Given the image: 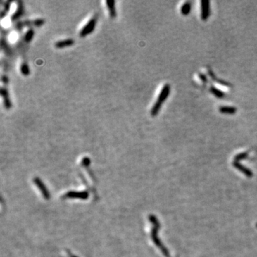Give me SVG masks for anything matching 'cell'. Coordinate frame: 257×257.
Returning <instances> with one entry per match:
<instances>
[{
	"label": "cell",
	"mask_w": 257,
	"mask_h": 257,
	"mask_svg": "<svg viewBox=\"0 0 257 257\" xmlns=\"http://www.w3.org/2000/svg\"><path fill=\"white\" fill-rule=\"evenodd\" d=\"M70 256H71V257H77V256H73V255H72V254H71Z\"/></svg>",
	"instance_id": "603a6c76"
},
{
	"label": "cell",
	"mask_w": 257,
	"mask_h": 257,
	"mask_svg": "<svg viewBox=\"0 0 257 257\" xmlns=\"http://www.w3.org/2000/svg\"><path fill=\"white\" fill-rule=\"evenodd\" d=\"M233 166H234L236 169H237L238 170L240 171L241 172L244 174L245 175L247 176L248 177H252V176H253V172H252L249 169H248V168L245 167V166H244L242 164H241L239 161H234V162H233Z\"/></svg>",
	"instance_id": "30bf717a"
},
{
	"label": "cell",
	"mask_w": 257,
	"mask_h": 257,
	"mask_svg": "<svg viewBox=\"0 0 257 257\" xmlns=\"http://www.w3.org/2000/svg\"><path fill=\"white\" fill-rule=\"evenodd\" d=\"M24 14H25V6H24L23 2L18 1L15 12L12 14V17H11V21L13 22H16L17 19H19L21 17H22Z\"/></svg>",
	"instance_id": "5b68a950"
},
{
	"label": "cell",
	"mask_w": 257,
	"mask_h": 257,
	"mask_svg": "<svg viewBox=\"0 0 257 257\" xmlns=\"http://www.w3.org/2000/svg\"><path fill=\"white\" fill-rule=\"evenodd\" d=\"M34 35H35V31H34L33 29H30V30L26 32L25 36L23 37L24 42L27 44H29L32 42Z\"/></svg>",
	"instance_id": "4fadbf2b"
},
{
	"label": "cell",
	"mask_w": 257,
	"mask_h": 257,
	"mask_svg": "<svg viewBox=\"0 0 257 257\" xmlns=\"http://www.w3.org/2000/svg\"><path fill=\"white\" fill-rule=\"evenodd\" d=\"M199 78L201 79V81H202V82H203V84H206L208 82L207 77H206V76L204 75V74H203L200 73L199 74Z\"/></svg>",
	"instance_id": "7402d4cb"
},
{
	"label": "cell",
	"mask_w": 257,
	"mask_h": 257,
	"mask_svg": "<svg viewBox=\"0 0 257 257\" xmlns=\"http://www.w3.org/2000/svg\"><path fill=\"white\" fill-rule=\"evenodd\" d=\"M160 227V225H153V227L152 229V231H151V239H152L153 242H154L155 244L162 251L163 254L166 257H170L169 256V253L166 247L164 246V245L162 244V243L161 242V241L159 240V238L157 237V232H158V229Z\"/></svg>",
	"instance_id": "7a4b0ae2"
},
{
	"label": "cell",
	"mask_w": 257,
	"mask_h": 257,
	"mask_svg": "<svg viewBox=\"0 0 257 257\" xmlns=\"http://www.w3.org/2000/svg\"><path fill=\"white\" fill-rule=\"evenodd\" d=\"M256 227H257V224H256Z\"/></svg>",
	"instance_id": "cb8c5ba5"
},
{
	"label": "cell",
	"mask_w": 257,
	"mask_h": 257,
	"mask_svg": "<svg viewBox=\"0 0 257 257\" xmlns=\"http://www.w3.org/2000/svg\"><path fill=\"white\" fill-rule=\"evenodd\" d=\"M34 181H35V182L36 183L37 187H38L39 188V189L41 190L43 196H44V198H46V199L49 198V192H48L46 189H45V187H44V185L43 184L42 182L40 179H39L38 178H36V179H35Z\"/></svg>",
	"instance_id": "8fae6325"
},
{
	"label": "cell",
	"mask_w": 257,
	"mask_h": 257,
	"mask_svg": "<svg viewBox=\"0 0 257 257\" xmlns=\"http://www.w3.org/2000/svg\"><path fill=\"white\" fill-rule=\"evenodd\" d=\"M45 24V20L44 19H37L35 20H26L21 22L16 25L17 30H21L24 27H39Z\"/></svg>",
	"instance_id": "3957f363"
},
{
	"label": "cell",
	"mask_w": 257,
	"mask_h": 257,
	"mask_svg": "<svg viewBox=\"0 0 257 257\" xmlns=\"http://www.w3.org/2000/svg\"><path fill=\"white\" fill-rule=\"evenodd\" d=\"M98 22V16L94 15L92 17L88 22L86 23V25L82 28V30L79 32V37L81 38H84L92 33L96 28V24Z\"/></svg>",
	"instance_id": "6da1fadb"
},
{
	"label": "cell",
	"mask_w": 257,
	"mask_h": 257,
	"mask_svg": "<svg viewBox=\"0 0 257 257\" xmlns=\"http://www.w3.org/2000/svg\"><path fill=\"white\" fill-rule=\"evenodd\" d=\"M201 4V19L203 20H206L209 16V1L207 0H202Z\"/></svg>",
	"instance_id": "9c48e42d"
},
{
	"label": "cell",
	"mask_w": 257,
	"mask_h": 257,
	"mask_svg": "<svg viewBox=\"0 0 257 257\" xmlns=\"http://www.w3.org/2000/svg\"><path fill=\"white\" fill-rule=\"evenodd\" d=\"M20 72L23 76H28L30 74V67L28 64L25 60L22 61V64L20 65Z\"/></svg>",
	"instance_id": "9a60e30c"
},
{
	"label": "cell",
	"mask_w": 257,
	"mask_h": 257,
	"mask_svg": "<svg viewBox=\"0 0 257 257\" xmlns=\"http://www.w3.org/2000/svg\"><path fill=\"white\" fill-rule=\"evenodd\" d=\"M191 8H192V3L190 1H187L182 5V8H181V12L184 15H187L188 14H189Z\"/></svg>",
	"instance_id": "2e32d148"
},
{
	"label": "cell",
	"mask_w": 257,
	"mask_h": 257,
	"mask_svg": "<svg viewBox=\"0 0 257 257\" xmlns=\"http://www.w3.org/2000/svg\"><path fill=\"white\" fill-rule=\"evenodd\" d=\"M1 96L3 99L4 101V106L6 109H10L12 107V101H11L10 98H9V91L7 89V84H4V85L1 87Z\"/></svg>",
	"instance_id": "277c9868"
},
{
	"label": "cell",
	"mask_w": 257,
	"mask_h": 257,
	"mask_svg": "<svg viewBox=\"0 0 257 257\" xmlns=\"http://www.w3.org/2000/svg\"><path fill=\"white\" fill-rule=\"evenodd\" d=\"M106 8L108 9V13H109V17L111 19H115L117 15V12H116V1H106Z\"/></svg>",
	"instance_id": "ba28073f"
},
{
	"label": "cell",
	"mask_w": 257,
	"mask_h": 257,
	"mask_svg": "<svg viewBox=\"0 0 257 257\" xmlns=\"http://www.w3.org/2000/svg\"><path fill=\"white\" fill-rule=\"evenodd\" d=\"M248 155H249L248 152H242V153H238V154H237V156L234 157V161H239L240 160L246 159V158L248 157Z\"/></svg>",
	"instance_id": "d6986e66"
},
{
	"label": "cell",
	"mask_w": 257,
	"mask_h": 257,
	"mask_svg": "<svg viewBox=\"0 0 257 257\" xmlns=\"http://www.w3.org/2000/svg\"><path fill=\"white\" fill-rule=\"evenodd\" d=\"M9 9H10V2L9 1H6L5 4L4 6V9L1 12V18H4V15L7 14L8 12L9 11Z\"/></svg>",
	"instance_id": "ffe728a7"
},
{
	"label": "cell",
	"mask_w": 257,
	"mask_h": 257,
	"mask_svg": "<svg viewBox=\"0 0 257 257\" xmlns=\"http://www.w3.org/2000/svg\"><path fill=\"white\" fill-rule=\"evenodd\" d=\"M208 75L210 76V77H211V78L212 79V80H214V82H217V83L226 86V87H231V84L229 83V82H225V81H223V80H219V79H218L217 77H216V75H215L214 72H213V71L211 70V69H208Z\"/></svg>",
	"instance_id": "7c38bea8"
},
{
	"label": "cell",
	"mask_w": 257,
	"mask_h": 257,
	"mask_svg": "<svg viewBox=\"0 0 257 257\" xmlns=\"http://www.w3.org/2000/svg\"><path fill=\"white\" fill-rule=\"evenodd\" d=\"M219 111H220L221 113H224V114H232L236 113V111H237V108L233 107V106H221L219 107Z\"/></svg>",
	"instance_id": "5bb4252c"
},
{
	"label": "cell",
	"mask_w": 257,
	"mask_h": 257,
	"mask_svg": "<svg viewBox=\"0 0 257 257\" xmlns=\"http://www.w3.org/2000/svg\"><path fill=\"white\" fill-rule=\"evenodd\" d=\"M74 39H66L59 40V41L56 42L54 44V46H55L56 49H61L72 46V45H74Z\"/></svg>",
	"instance_id": "52a82bcc"
},
{
	"label": "cell",
	"mask_w": 257,
	"mask_h": 257,
	"mask_svg": "<svg viewBox=\"0 0 257 257\" xmlns=\"http://www.w3.org/2000/svg\"><path fill=\"white\" fill-rule=\"evenodd\" d=\"M169 93H170V86L169 84H165L161 89L159 96H158L157 100L156 101L162 104L163 102L167 99Z\"/></svg>",
	"instance_id": "8992f818"
},
{
	"label": "cell",
	"mask_w": 257,
	"mask_h": 257,
	"mask_svg": "<svg viewBox=\"0 0 257 257\" xmlns=\"http://www.w3.org/2000/svg\"><path fill=\"white\" fill-rule=\"evenodd\" d=\"M209 91L211 94H214L215 96H216L217 98H224V96H225V94H224V92L214 87H211V88H210Z\"/></svg>",
	"instance_id": "e0dca14e"
},
{
	"label": "cell",
	"mask_w": 257,
	"mask_h": 257,
	"mask_svg": "<svg viewBox=\"0 0 257 257\" xmlns=\"http://www.w3.org/2000/svg\"><path fill=\"white\" fill-rule=\"evenodd\" d=\"M71 193L72 194H67L66 195V196L65 197H72V198H74V197H76L77 196V194H74L73 193V192H71ZM84 194V193H78V194H77V196H78V197L79 198H82V199H86V198H87V193L86 194Z\"/></svg>",
	"instance_id": "44dd1931"
},
{
	"label": "cell",
	"mask_w": 257,
	"mask_h": 257,
	"mask_svg": "<svg viewBox=\"0 0 257 257\" xmlns=\"http://www.w3.org/2000/svg\"><path fill=\"white\" fill-rule=\"evenodd\" d=\"M161 105L162 104H160V103H159V102H157V101H156V102H155V104H153L152 108H151V116H155L157 115L158 113H159V111L160 110V109H161Z\"/></svg>",
	"instance_id": "ac0fdd59"
}]
</instances>
